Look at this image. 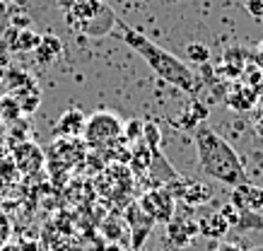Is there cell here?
Here are the masks:
<instances>
[{
	"label": "cell",
	"instance_id": "obj_1",
	"mask_svg": "<svg viewBox=\"0 0 263 251\" xmlns=\"http://www.w3.org/2000/svg\"><path fill=\"white\" fill-rule=\"evenodd\" d=\"M193 143L198 152V169L205 177L215 179L227 186H239L247 184V164L239 157V152L232 147V143L224 136H220L215 128H210L208 123H198L193 128Z\"/></svg>",
	"mask_w": 263,
	"mask_h": 251
},
{
	"label": "cell",
	"instance_id": "obj_3",
	"mask_svg": "<svg viewBox=\"0 0 263 251\" xmlns=\"http://www.w3.org/2000/svg\"><path fill=\"white\" fill-rule=\"evenodd\" d=\"M121 133H123L121 119L111 111L92 113L87 119V123H85V130H82L85 140H87L89 145H97V147L116 143V138H121Z\"/></svg>",
	"mask_w": 263,
	"mask_h": 251
},
{
	"label": "cell",
	"instance_id": "obj_6",
	"mask_svg": "<svg viewBox=\"0 0 263 251\" xmlns=\"http://www.w3.org/2000/svg\"><path fill=\"white\" fill-rule=\"evenodd\" d=\"M174 198L183 201L186 205H193V208H198V205H205V203L213 201V191L210 186H205L203 181H181L179 188H176Z\"/></svg>",
	"mask_w": 263,
	"mask_h": 251
},
{
	"label": "cell",
	"instance_id": "obj_2",
	"mask_svg": "<svg viewBox=\"0 0 263 251\" xmlns=\"http://www.w3.org/2000/svg\"><path fill=\"white\" fill-rule=\"evenodd\" d=\"M116 27H119L123 44L136 51L138 56L150 65V70L157 75V78H162V80L169 82L172 87L181 89L186 94H193V92H196V87H198L196 75H193V70L183 63L181 58L174 56L172 51L162 49L160 44H155L152 39H147L143 32L128 27L123 20H119V17H116Z\"/></svg>",
	"mask_w": 263,
	"mask_h": 251
},
{
	"label": "cell",
	"instance_id": "obj_8",
	"mask_svg": "<svg viewBox=\"0 0 263 251\" xmlns=\"http://www.w3.org/2000/svg\"><path fill=\"white\" fill-rule=\"evenodd\" d=\"M85 123H87V116H85L80 109H68V111L58 119L56 133H61L65 138H75V136H82Z\"/></svg>",
	"mask_w": 263,
	"mask_h": 251
},
{
	"label": "cell",
	"instance_id": "obj_18",
	"mask_svg": "<svg viewBox=\"0 0 263 251\" xmlns=\"http://www.w3.org/2000/svg\"><path fill=\"white\" fill-rule=\"evenodd\" d=\"M254 63H256V68L263 70V41L258 44V49H256V53H254Z\"/></svg>",
	"mask_w": 263,
	"mask_h": 251
},
{
	"label": "cell",
	"instance_id": "obj_24",
	"mask_svg": "<svg viewBox=\"0 0 263 251\" xmlns=\"http://www.w3.org/2000/svg\"><path fill=\"white\" fill-rule=\"evenodd\" d=\"M172 3H179V0H172Z\"/></svg>",
	"mask_w": 263,
	"mask_h": 251
},
{
	"label": "cell",
	"instance_id": "obj_12",
	"mask_svg": "<svg viewBox=\"0 0 263 251\" xmlns=\"http://www.w3.org/2000/svg\"><path fill=\"white\" fill-rule=\"evenodd\" d=\"M58 53H61V41L53 39V36H41L39 46H36V56H39L41 63H51Z\"/></svg>",
	"mask_w": 263,
	"mask_h": 251
},
{
	"label": "cell",
	"instance_id": "obj_15",
	"mask_svg": "<svg viewBox=\"0 0 263 251\" xmlns=\"http://www.w3.org/2000/svg\"><path fill=\"white\" fill-rule=\"evenodd\" d=\"M10 237H12V220L5 210H0V249L10 244Z\"/></svg>",
	"mask_w": 263,
	"mask_h": 251
},
{
	"label": "cell",
	"instance_id": "obj_19",
	"mask_svg": "<svg viewBox=\"0 0 263 251\" xmlns=\"http://www.w3.org/2000/svg\"><path fill=\"white\" fill-rule=\"evenodd\" d=\"M215 251H244V249H239V246H234V244H220Z\"/></svg>",
	"mask_w": 263,
	"mask_h": 251
},
{
	"label": "cell",
	"instance_id": "obj_22",
	"mask_svg": "<svg viewBox=\"0 0 263 251\" xmlns=\"http://www.w3.org/2000/svg\"><path fill=\"white\" fill-rule=\"evenodd\" d=\"M256 130H258V133H261V136H263V121H258V123H256Z\"/></svg>",
	"mask_w": 263,
	"mask_h": 251
},
{
	"label": "cell",
	"instance_id": "obj_25",
	"mask_svg": "<svg viewBox=\"0 0 263 251\" xmlns=\"http://www.w3.org/2000/svg\"><path fill=\"white\" fill-rule=\"evenodd\" d=\"M0 123H3V116H0Z\"/></svg>",
	"mask_w": 263,
	"mask_h": 251
},
{
	"label": "cell",
	"instance_id": "obj_23",
	"mask_svg": "<svg viewBox=\"0 0 263 251\" xmlns=\"http://www.w3.org/2000/svg\"><path fill=\"white\" fill-rule=\"evenodd\" d=\"M249 251H263V246H254V249H249Z\"/></svg>",
	"mask_w": 263,
	"mask_h": 251
},
{
	"label": "cell",
	"instance_id": "obj_21",
	"mask_svg": "<svg viewBox=\"0 0 263 251\" xmlns=\"http://www.w3.org/2000/svg\"><path fill=\"white\" fill-rule=\"evenodd\" d=\"M0 251H24V249H22V246H17V244H5Z\"/></svg>",
	"mask_w": 263,
	"mask_h": 251
},
{
	"label": "cell",
	"instance_id": "obj_7",
	"mask_svg": "<svg viewBox=\"0 0 263 251\" xmlns=\"http://www.w3.org/2000/svg\"><path fill=\"white\" fill-rule=\"evenodd\" d=\"M169 227V237L174 239L176 246H189V244L196 239V235H198V222L191 218H179V215H174V218L167 222Z\"/></svg>",
	"mask_w": 263,
	"mask_h": 251
},
{
	"label": "cell",
	"instance_id": "obj_11",
	"mask_svg": "<svg viewBox=\"0 0 263 251\" xmlns=\"http://www.w3.org/2000/svg\"><path fill=\"white\" fill-rule=\"evenodd\" d=\"M234 232H254V229H263V215L258 213H251V210H239V220H237V225L232 227Z\"/></svg>",
	"mask_w": 263,
	"mask_h": 251
},
{
	"label": "cell",
	"instance_id": "obj_20",
	"mask_svg": "<svg viewBox=\"0 0 263 251\" xmlns=\"http://www.w3.org/2000/svg\"><path fill=\"white\" fill-rule=\"evenodd\" d=\"M58 3H61V8H63V10H70L72 5L78 3V0H58Z\"/></svg>",
	"mask_w": 263,
	"mask_h": 251
},
{
	"label": "cell",
	"instance_id": "obj_10",
	"mask_svg": "<svg viewBox=\"0 0 263 251\" xmlns=\"http://www.w3.org/2000/svg\"><path fill=\"white\" fill-rule=\"evenodd\" d=\"M256 97H258V94H256L251 87L239 85V87L230 94V104L234 106V109H239V111H247V109H251V106L256 104Z\"/></svg>",
	"mask_w": 263,
	"mask_h": 251
},
{
	"label": "cell",
	"instance_id": "obj_14",
	"mask_svg": "<svg viewBox=\"0 0 263 251\" xmlns=\"http://www.w3.org/2000/svg\"><path fill=\"white\" fill-rule=\"evenodd\" d=\"M20 113H22V109H20V104H17L15 97H8V99L0 102V116H3L5 121H15Z\"/></svg>",
	"mask_w": 263,
	"mask_h": 251
},
{
	"label": "cell",
	"instance_id": "obj_4",
	"mask_svg": "<svg viewBox=\"0 0 263 251\" xmlns=\"http://www.w3.org/2000/svg\"><path fill=\"white\" fill-rule=\"evenodd\" d=\"M140 208H143L147 215H150L155 222H169L174 218V196L160 188V191H150L140 201Z\"/></svg>",
	"mask_w": 263,
	"mask_h": 251
},
{
	"label": "cell",
	"instance_id": "obj_17",
	"mask_svg": "<svg viewBox=\"0 0 263 251\" xmlns=\"http://www.w3.org/2000/svg\"><path fill=\"white\" fill-rule=\"evenodd\" d=\"M143 121H128L126 126V138L128 140H138V138H143Z\"/></svg>",
	"mask_w": 263,
	"mask_h": 251
},
{
	"label": "cell",
	"instance_id": "obj_13",
	"mask_svg": "<svg viewBox=\"0 0 263 251\" xmlns=\"http://www.w3.org/2000/svg\"><path fill=\"white\" fill-rule=\"evenodd\" d=\"M186 58L198 65H205L210 61V49H208L205 44H189L186 46Z\"/></svg>",
	"mask_w": 263,
	"mask_h": 251
},
{
	"label": "cell",
	"instance_id": "obj_9",
	"mask_svg": "<svg viewBox=\"0 0 263 251\" xmlns=\"http://www.w3.org/2000/svg\"><path fill=\"white\" fill-rule=\"evenodd\" d=\"M232 227L227 225V220L220 215V210L213 213V215H205V218L198 220V235L213 237V239H222Z\"/></svg>",
	"mask_w": 263,
	"mask_h": 251
},
{
	"label": "cell",
	"instance_id": "obj_5",
	"mask_svg": "<svg viewBox=\"0 0 263 251\" xmlns=\"http://www.w3.org/2000/svg\"><path fill=\"white\" fill-rule=\"evenodd\" d=\"M230 203L234 205V208H239V210H251V213L263 215V188L254 186L251 181L239 184V186L232 188Z\"/></svg>",
	"mask_w": 263,
	"mask_h": 251
},
{
	"label": "cell",
	"instance_id": "obj_16",
	"mask_svg": "<svg viewBox=\"0 0 263 251\" xmlns=\"http://www.w3.org/2000/svg\"><path fill=\"white\" fill-rule=\"evenodd\" d=\"M244 10L258 22L263 20V0H244Z\"/></svg>",
	"mask_w": 263,
	"mask_h": 251
}]
</instances>
